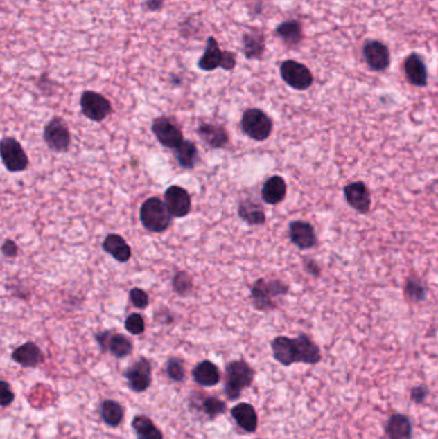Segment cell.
<instances>
[{
  "mask_svg": "<svg viewBox=\"0 0 438 439\" xmlns=\"http://www.w3.org/2000/svg\"><path fill=\"white\" fill-rule=\"evenodd\" d=\"M272 351L274 360L278 361L286 368L297 364L296 346L293 338H288L286 335L275 337L272 341Z\"/></svg>",
  "mask_w": 438,
  "mask_h": 439,
  "instance_id": "25",
  "label": "cell"
},
{
  "mask_svg": "<svg viewBox=\"0 0 438 439\" xmlns=\"http://www.w3.org/2000/svg\"><path fill=\"white\" fill-rule=\"evenodd\" d=\"M403 296L409 303H421L428 296L427 285L417 275H410L405 280Z\"/></svg>",
  "mask_w": 438,
  "mask_h": 439,
  "instance_id": "34",
  "label": "cell"
},
{
  "mask_svg": "<svg viewBox=\"0 0 438 439\" xmlns=\"http://www.w3.org/2000/svg\"><path fill=\"white\" fill-rule=\"evenodd\" d=\"M192 378L200 386L210 388L219 384L221 382V373L212 361L203 360L197 364L192 370Z\"/></svg>",
  "mask_w": 438,
  "mask_h": 439,
  "instance_id": "26",
  "label": "cell"
},
{
  "mask_svg": "<svg viewBox=\"0 0 438 439\" xmlns=\"http://www.w3.org/2000/svg\"><path fill=\"white\" fill-rule=\"evenodd\" d=\"M16 395L12 389V386L7 380H1L0 383V404L3 409H7L8 406L15 402Z\"/></svg>",
  "mask_w": 438,
  "mask_h": 439,
  "instance_id": "40",
  "label": "cell"
},
{
  "mask_svg": "<svg viewBox=\"0 0 438 439\" xmlns=\"http://www.w3.org/2000/svg\"><path fill=\"white\" fill-rule=\"evenodd\" d=\"M230 413L239 429H242L247 434L256 433L259 428V416L252 404L247 402L236 404L230 410Z\"/></svg>",
  "mask_w": 438,
  "mask_h": 439,
  "instance_id": "24",
  "label": "cell"
},
{
  "mask_svg": "<svg viewBox=\"0 0 438 439\" xmlns=\"http://www.w3.org/2000/svg\"><path fill=\"white\" fill-rule=\"evenodd\" d=\"M281 76L288 87L298 91L307 90L314 84V75L311 71L295 60H287L281 63Z\"/></svg>",
  "mask_w": 438,
  "mask_h": 439,
  "instance_id": "11",
  "label": "cell"
},
{
  "mask_svg": "<svg viewBox=\"0 0 438 439\" xmlns=\"http://www.w3.org/2000/svg\"><path fill=\"white\" fill-rule=\"evenodd\" d=\"M272 117L260 108H248L243 112L240 127L247 138L254 141H265L272 132Z\"/></svg>",
  "mask_w": 438,
  "mask_h": 439,
  "instance_id": "4",
  "label": "cell"
},
{
  "mask_svg": "<svg viewBox=\"0 0 438 439\" xmlns=\"http://www.w3.org/2000/svg\"><path fill=\"white\" fill-rule=\"evenodd\" d=\"M164 3H165V0H146L144 7L150 12H157V10L162 9Z\"/></svg>",
  "mask_w": 438,
  "mask_h": 439,
  "instance_id": "43",
  "label": "cell"
},
{
  "mask_svg": "<svg viewBox=\"0 0 438 439\" xmlns=\"http://www.w3.org/2000/svg\"><path fill=\"white\" fill-rule=\"evenodd\" d=\"M428 395H430V388L426 384L412 386V389L409 392V397H410L412 404H418V406L426 404Z\"/></svg>",
  "mask_w": 438,
  "mask_h": 439,
  "instance_id": "39",
  "label": "cell"
},
{
  "mask_svg": "<svg viewBox=\"0 0 438 439\" xmlns=\"http://www.w3.org/2000/svg\"><path fill=\"white\" fill-rule=\"evenodd\" d=\"M290 239L292 244L302 251L311 249L317 244L315 229L310 222L304 220H296L290 222Z\"/></svg>",
  "mask_w": 438,
  "mask_h": 439,
  "instance_id": "18",
  "label": "cell"
},
{
  "mask_svg": "<svg viewBox=\"0 0 438 439\" xmlns=\"http://www.w3.org/2000/svg\"><path fill=\"white\" fill-rule=\"evenodd\" d=\"M287 197V183L279 175L270 176L263 185L261 198L268 204H279Z\"/></svg>",
  "mask_w": 438,
  "mask_h": 439,
  "instance_id": "27",
  "label": "cell"
},
{
  "mask_svg": "<svg viewBox=\"0 0 438 439\" xmlns=\"http://www.w3.org/2000/svg\"><path fill=\"white\" fill-rule=\"evenodd\" d=\"M150 130L158 143L167 150H175L184 141L182 126L173 116H159L155 118Z\"/></svg>",
  "mask_w": 438,
  "mask_h": 439,
  "instance_id": "6",
  "label": "cell"
},
{
  "mask_svg": "<svg viewBox=\"0 0 438 439\" xmlns=\"http://www.w3.org/2000/svg\"><path fill=\"white\" fill-rule=\"evenodd\" d=\"M198 69L206 72L215 71L216 69H222L225 71H233L237 66V60L236 55L231 52H222L220 49L218 40L210 36L207 39L206 48H204V53L200 58V61L197 63Z\"/></svg>",
  "mask_w": 438,
  "mask_h": 439,
  "instance_id": "5",
  "label": "cell"
},
{
  "mask_svg": "<svg viewBox=\"0 0 438 439\" xmlns=\"http://www.w3.org/2000/svg\"><path fill=\"white\" fill-rule=\"evenodd\" d=\"M304 266H305V270H306L307 273L311 274L313 276H316V278L320 276L322 270H320V267H319V265H317L315 260L306 258V260L304 261Z\"/></svg>",
  "mask_w": 438,
  "mask_h": 439,
  "instance_id": "42",
  "label": "cell"
},
{
  "mask_svg": "<svg viewBox=\"0 0 438 439\" xmlns=\"http://www.w3.org/2000/svg\"><path fill=\"white\" fill-rule=\"evenodd\" d=\"M403 72L408 81L417 87L424 88L428 84V71L427 66L418 53H412L408 55L403 61Z\"/></svg>",
  "mask_w": 438,
  "mask_h": 439,
  "instance_id": "22",
  "label": "cell"
},
{
  "mask_svg": "<svg viewBox=\"0 0 438 439\" xmlns=\"http://www.w3.org/2000/svg\"><path fill=\"white\" fill-rule=\"evenodd\" d=\"M254 370L247 361H230L225 368L224 393L229 401H237L245 388L252 386Z\"/></svg>",
  "mask_w": 438,
  "mask_h": 439,
  "instance_id": "2",
  "label": "cell"
},
{
  "mask_svg": "<svg viewBox=\"0 0 438 439\" xmlns=\"http://www.w3.org/2000/svg\"><path fill=\"white\" fill-rule=\"evenodd\" d=\"M242 51L249 61L261 60L266 51V39L261 28L251 27L242 36Z\"/></svg>",
  "mask_w": 438,
  "mask_h": 439,
  "instance_id": "20",
  "label": "cell"
},
{
  "mask_svg": "<svg viewBox=\"0 0 438 439\" xmlns=\"http://www.w3.org/2000/svg\"><path fill=\"white\" fill-rule=\"evenodd\" d=\"M132 429L137 439H165L164 433L146 415H137L132 419Z\"/></svg>",
  "mask_w": 438,
  "mask_h": 439,
  "instance_id": "32",
  "label": "cell"
},
{
  "mask_svg": "<svg viewBox=\"0 0 438 439\" xmlns=\"http://www.w3.org/2000/svg\"><path fill=\"white\" fill-rule=\"evenodd\" d=\"M296 346V357L297 364L305 365H317L323 360V355L316 344L307 334H298V337L293 338Z\"/></svg>",
  "mask_w": 438,
  "mask_h": 439,
  "instance_id": "21",
  "label": "cell"
},
{
  "mask_svg": "<svg viewBox=\"0 0 438 439\" xmlns=\"http://www.w3.org/2000/svg\"><path fill=\"white\" fill-rule=\"evenodd\" d=\"M290 285L279 279L260 278L254 281L251 289L252 305L257 311L269 312L278 308V299L287 296Z\"/></svg>",
  "mask_w": 438,
  "mask_h": 439,
  "instance_id": "1",
  "label": "cell"
},
{
  "mask_svg": "<svg viewBox=\"0 0 438 439\" xmlns=\"http://www.w3.org/2000/svg\"><path fill=\"white\" fill-rule=\"evenodd\" d=\"M12 360L25 369H35L44 362V353L42 348L34 342H26L17 348H15L12 355Z\"/></svg>",
  "mask_w": 438,
  "mask_h": 439,
  "instance_id": "19",
  "label": "cell"
},
{
  "mask_svg": "<svg viewBox=\"0 0 438 439\" xmlns=\"http://www.w3.org/2000/svg\"><path fill=\"white\" fill-rule=\"evenodd\" d=\"M125 329L132 335H141L146 332V321L141 314H132L125 320Z\"/></svg>",
  "mask_w": 438,
  "mask_h": 439,
  "instance_id": "37",
  "label": "cell"
},
{
  "mask_svg": "<svg viewBox=\"0 0 438 439\" xmlns=\"http://www.w3.org/2000/svg\"><path fill=\"white\" fill-rule=\"evenodd\" d=\"M100 420L110 428H119L125 419V407L114 400H103L99 404Z\"/></svg>",
  "mask_w": 438,
  "mask_h": 439,
  "instance_id": "30",
  "label": "cell"
},
{
  "mask_svg": "<svg viewBox=\"0 0 438 439\" xmlns=\"http://www.w3.org/2000/svg\"><path fill=\"white\" fill-rule=\"evenodd\" d=\"M0 156L3 165L12 174L24 172L28 167L26 152L21 143L12 136H4L0 141Z\"/></svg>",
  "mask_w": 438,
  "mask_h": 439,
  "instance_id": "7",
  "label": "cell"
},
{
  "mask_svg": "<svg viewBox=\"0 0 438 439\" xmlns=\"http://www.w3.org/2000/svg\"><path fill=\"white\" fill-rule=\"evenodd\" d=\"M43 138L48 148L55 153H64L70 150L72 141L70 129L69 125L60 116L53 117L52 120L45 125Z\"/></svg>",
  "mask_w": 438,
  "mask_h": 439,
  "instance_id": "8",
  "label": "cell"
},
{
  "mask_svg": "<svg viewBox=\"0 0 438 439\" xmlns=\"http://www.w3.org/2000/svg\"><path fill=\"white\" fill-rule=\"evenodd\" d=\"M174 152L179 166L183 168L192 170L200 163V150L192 141H183Z\"/></svg>",
  "mask_w": 438,
  "mask_h": 439,
  "instance_id": "33",
  "label": "cell"
},
{
  "mask_svg": "<svg viewBox=\"0 0 438 439\" xmlns=\"http://www.w3.org/2000/svg\"><path fill=\"white\" fill-rule=\"evenodd\" d=\"M385 434L387 439H412L414 425L412 419L405 413H392L385 424Z\"/></svg>",
  "mask_w": 438,
  "mask_h": 439,
  "instance_id": "23",
  "label": "cell"
},
{
  "mask_svg": "<svg viewBox=\"0 0 438 439\" xmlns=\"http://www.w3.org/2000/svg\"><path fill=\"white\" fill-rule=\"evenodd\" d=\"M165 371H166L168 379L174 383H183L186 378L184 361L179 357H170L166 361Z\"/></svg>",
  "mask_w": 438,
  "mask_h": 439,
  "instance_id": "36",
  "label": "cell"
},
{
  "mask_svg": "<svg viewBox=\"0 0 438 439\" xmlns=\"http://www.w3.org/2000/svg\"><path fill=\"white\" fill-rule=\"evenodd\" d=\"M189 407L207 420H215L227 411V404L219 397L195 395L189 398Z\"/></svg>",
  "mask_w": 438,
  "mask_h": 439,
  "instance_id": "15",
  "label": "cell"
},
{
  "mask_svg": "<svg viewBox=\"0 0 438 439\" xmlns=\"http://www.w3.org/2000/svg\"><path fill=\"white\" fill-rule=\"evenodd\" d=\"M362 57L369 69L376 72H383L389 67L391 54L386 44L379 40L369 39L362 45Z\"/></svg>",
  "mask_w": 438,
  "mask_h": 439,
  "instance_id": "14",
  "label": "cell"
},
{
  "mask_svg": "<svg viewBox=\"0 0 438 439\" xmlns=\"http://www.w3.org/2000/svg\"><path fill=\"white\" fill-rule=\"evenodd\" d=\"M102 248L105 253L112 256L120 264H125L132 258V248L128 242L119 234H108L103 240Z\"/></svg>",
  "mask_w": 438,
  "mask_h": 439,
  "instance_id": "28",
  "label": "cell"
},
{
  "mask_svg": "<svg viewBox=\"0 0 438 439\" xmlns=\"http://www.w3.org/2000/svg\"><path fill=\"white\" fill-rule=\"evenodd\" d=\"M129 298L132 306L138 310H146L150 302L148 293L141 288H132L129 292Z\"/></svg>",
  "mask_w": 438,
  "mask_h": 439,
  "instance_id": "38",
  "label": "cell"
},
{
  "mask_svg": "<svg viewBox=\"0 0 438 439\" xmlns=\"http://www.w3.org/2000/svg\"><path fill=\"white\" fill-rule=\"evenodd\" d=\"M238 216L249 226H260L266 222V213L260 203L247 198L238 204Z\"/></svg>",
  "mask_w": 438,
  "mask_h": 439,
  "instance_id": "29",
  "label": "cell"
},
{
  "mask_svg": "<svg viewBox=\"0 0 438 439\" xmlns=\"http://www.w3.org/2000/svg\"><path fill=\"white\" fill-rule=\"evenodd\" d=\"M139 217L144 229L156 234L165 233L173 221V215L167 210L165 202L158 197H149L141 203Z\"/></svg>",
  "mask_w": 438,
  "mask_h": 439,
  "instance_id": "3",
  "label": "cell"
},
{
  "mask_svg": "<svg viewBox=\"0 0 438 439\" xmlns=\"http://www.w3.org/2000/svg\"><path fill=\"white\" fill-rule=\"evenodd\" d=\"M123 378L134 393L146 392L152 384V362L141 356L123 371Z\"/></svg>",
  "mask_w": 438,
  "mask_h": 439,
  "instance_id": "12",
  "label": "cell"
},
{
  "mask_svg": "<svg viewBox=\"0 0 438 439\" xmlns=\"http://www.w3.org/2000/svg\"><path fill=\"white\" fill-rule=\"evenodd\" d=\"M80 108L81 114L94 123H102L112 114L111 102L105 96L91 90H87L81 94Z\"/></svg>",
  "mask_w": 438,
  "mask_h": 439,
  "instance_id": "9",
  "label": "cell"
},
{
  "mask_svg": "<svg viewBox=\"0 0 438 439\" xmlns=\"http://www.w3.org/2000/svg\"><path fill=\"white\" fill-rule=\"evenodd\" d=\"M346 202L349 203L352 210L361 215H367L371 207V197L368 186L362 181H355L346 185L343 189Z\"/></svg>",
  "mask_w": 438,
  "mask_h": 439,
  "instance_id": "16",
  "label": "cell"
},
{
  "mask_svg": "<svg viewBox=\"0 0 438 439\" xmlns=\"http://www.w3.org/2000/svg\"><path fill=\"white\" fill-rule=\"evenodd\" d=\"M167 210L175 219H182L189 215L192 210V197L183 186L171 185L164 194Z\"/></svg>",
  "mask_w": 438,
  "mask_h": 439,
  "instance_id": "13",
  "label": "cell"
},
{
  "mask_svg": "<svg viewBox=\"0 0 438 439\" xmlns=\"http://www.w3.org/2000/svg\"><path fill=\"white\" fill-rule=\"evenodd\" d=\"M1 252L4 257L7 258H15L17 257L18 252H19V248H18L17 243L12 239H6L3 246H1Z\"/></svg>",
  "mask_w": 438,
  "mask_h": 439,
  "instance_id": "41",
  "label": "cell"
},
{
  "mask_svg": "<svg viewBox=\"0 0 438 439\" xmlns=\"http://www.w3.org/2000/svg\"><path fill=\"white\" fill-rule=\"evenodd\" d=\"M94 339L98 343L100 351L103 353L110 352L116 359L129 357L134 351V344L132 341L126 335L116 333L114 330L98 332L94 335Z\"/></svg>",
  "mask_w": 438,
  "mask_h": 439,
  "instance_id": "10",
  "label": "cell"
},
{
  "mask_svg": "<svg viewBox=\"0 0 438 439\" xmlns=\"http://www.w3.org/2000/svg\"><path fill=\"white\" fill-rule=\"evenodd\" d=\"M275 34L279 36L281 42L290 48H296L304 40V30L301 22L296 19H290L286 22H281L275 28Z\"/></svg>",
  "mask_w": 438,
  "mask_h": 439,
  "instance_id": "31",
  "label": "cell"
},
{
  "mask_svg": "<svg viewBox=\"0 0 438 439\" xmlns=\"http://www.w3.org/2000/svg\"><path fill=\"white\" fill-rule=\"evenodd\" d=\"M198 138L211 150H222L229 144V132L219 123H204L195 129Z\"/></svg>",
  "mask_w": 438,
  "mask_h": 439,
  "instance_id": "17",
  "label": "cell"
},
{
  "mask_svg": "<svg viewBox=\"0 0 438 439\" xmlns=\"http://www.w3.org/2000/svg\"><path fill=\"white\" fill-rule=\"evenodd\" d=\"M173 289L182 297H188L193 293V279L189 274L183 270H177L173 276Z\"/></svg>",
  "mask_w": 438,
  "mask_h": 439,
  "instance_id": "35",
  "label": "cell"
}]
</instances>
